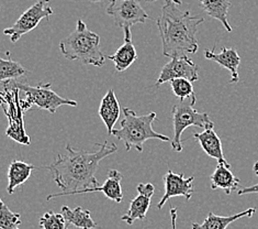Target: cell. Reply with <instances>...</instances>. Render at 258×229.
<instances>
[{"label": "cell", "mask_w": 258, "mask_h": 229, "mask_svg": "<svg viewBox=\"0 0 258 229\" xmlns=\"http://www.w3.org/2000/svg\"><path fill=\"white\" fill-rule=\"evenodd\" d=\"M99 149L95 151L77 150L71 145L66 146L64 154L58 153L54 162L47 166V170L54 176V182L62 190L59 193L51 194L46 201L55 197L71 195L74 192L94 189L99 185L96 178V172L100 161L116 152L115 144H96Z\"/></svg>", "instance_id": "cell-1"}, {"label": "cell", "mask_w": 258, "mask_h": 229, "mask_svg": "<svg viewBox=\"0 0 258 229\" xmlns=\"http://www.w3.org/2000/svg\"><path fill=\"white\" fill-rule=\"evenodd\" d=\"M205 19L191 16L189 11L178 8L171 0H166L161 17L156 23L163 43V54L171 59L189 58L199 49L197 32Z\"/></svg>", "instance_id": "cell-2"}, {"label": "cell", "mask_w": 258, "mask_h": 229, "mask_svg": "<svg viewBox=\"0 0 258 229\" xmlns=\"http://www.w3.org/2000/svg\"><path fill=\"white\" fill-rule=\"evenodd\" d=\"M60 52L66 60L81 61L83 64L101 67L106 55L100 49V36L90 31L82 19H78L73 32L59 42Z\"/></svg>", "instance_id": "cell-3"}, {"label": "cell", "mask_w": 258, "mask_h": 229, "mask_svg": "<svg viewBox=\"0 0 258 229\" xmlns=\"http://www.w3.org/2000/svg\"><path fill=\"white\" fill-rule=\"evenodd\" d=\"M124 118L121 121V127L114 129L112 135L122 141L125 146V150L130 151L135 148L139 152H143V145L146 141L156 139L164 142L171 141L168 135L156 132L153 129V122L157 118L156 113L147 115H137L130 108H123Z\"/></svg>", "instance_id": "cell-4"}, {"label": "cell", "mask_w": 258, "mask_h": 229, "mask_svg": "<svg viewBox=\"0 0 258 229\" xmlns=\"http://www.w3.org/2000/svg\"><path fill=\"white\" fill-rule=\"evenodd\" d=\"M197 97L189 98V101H180L175 104L171 110L173 115V126H174V138L171 140V148L176 152L182 150L181 135L182 132L188 127H200V128H214V123L209 118L207 113L201 114L195 109V104Z\"/></svg>", "instance_id": "cell-5"}, {"label": "cell", "mask_w": 258, "mask_h": 229, "mask_svg": "<svg viewBox=\"0 0 258 229\" xmlns=\"http://www.w3.org/2000/svg\"><path fill=\"white\" fill-rule=\"evenodd\" d=\"M15 84L26 94V98L21 101V109L23 111L36 106L40 109L50 111L51 114H55L60 106L76 107L78 105L76 101L67 100L56 94L51 88V84H40L38 86H30L18 82H15Z\"/></svg>", "instance_id": "cell-6"}, {"label": "cell", "mask_w": 258, "mask_h": 229, "mask_svg": "<svg viewBox=\"0 0 258 229\" xmlns=\"http://www.w3.org/2000/svg\"><path fill=\"white\" fill-rule=\"evenodd\" d=\"M48 4H50V0H38L18 18L14 26L5 29L4 33L9 36L12 43H17L22 35L38 27L44 18L47 19L48 17L54 15V11Z\"/></svg>", "instance_id": "cell-7"}, {"label": "cell", "mask_w": 258, "mask_h": 229, "mask_svg": "<svg viewBox=\"0 0 258 229\" xmlns=\"http://www.w3.org/2000/svg\"><path fill=\"white\" fill-rule=\"evenodd\" d=\"M116 27L122 30H131L134 24L144 23L150 16L142 8L139 0H111L107 8Z\"/></svg>", "instance_id": "cell-8"}, {"label": "cell", "mask_w": 258, "mask_h": 229, "mask_svg": "<svg viewBox=\"0 0 258 229\" xmlns=\"http://www.w3.org/2000/svg\"><path fill=\"white\" fill-rule=\"evenodd\" d=\"M199 66L194 63L190 58L171 59L166 63L156 80L155 86H159L177 78H186L190 82L199 80Z\"/></svg>", "instance_id": "cell-9"}, {"label": "cell", "mask_w": 258, "mask_h": 229, "mask_svg": "<svg viewBox=\"0 0 258 229\" xmlns=\"http://www.w3.org/2000/svg\"><path fill=\"white\" fill-rule=\"evenodd\" d=\"M194 181L195 176H190L188 178L183 174H177L170 169L164 175V185L165 193L162 200L157 204V208L162 209L163 206L171 197L182 196L187 201H190L194 194Z\"/></svg>", "instance_id": "cell-10"}, {"label": "cell", "mask_w": 258, "mask_h": 229, "mask_svg": "<svg viewBox=\"0 0 258 229\" xmlns=\"http://www.w3.org/2000/svg\"><path fill=\"white\" fill-rule=\"evenodd\" d=\"M137 190L139 195L131 201L126 214L121 217V220L127 225H133L135 220H143L146 217L151 206V200L155 192L154 185L152 183H140Z\"/></svg>", "instance_id": "cell-11"}, {"label": "cell", "mask_w": 258, "mask_h": 229, "mask_svg": "<svg viewBox=\"0 0 258 229\" xmlns=\"http://www.w3.org/2000/svg\"><path fill=\"white\" fill-rule=\"evenodd\" d=\"M205 58L207 60L214 61L216 63L220 64L221 66L229 71L231 73V84H235L238 82V66L241 64V58H239L238 53L234 49L222 48V50L219 53L214 52V49L213 50H206Z\"/></svg>", "instance_id": "cell-12"}, {"label": "cell", "mask_w": 258, "mask_h": 229, "mask_svg": "<svg viewBox=\"0 0 258 229\" xmlns=\"http://www.w3.org/2000/svg\"><path fill=\"white\" fill-rule=\"evenodd\" d=\"M194 138L199 142L202 150H204L209 157H211L218 161V164L230 165L224 158L222 142H221V139L219 138L217 132L214 131V128H208L205 129L204 132L195 133Z\"/></svg>", "instance_id": "cell-13"}, {"label": "cell", "mask_w": 258, "mask_h": 229, "mask_svg": "<svg viewBox=\"0 0 258 229\" xmlns=\"http://www.w3.org/2000/svg\"><path fill=\"white\" fill-rule=\"evenodd\" d=\"M122 174L118 170H111L108 173V178L101 187H97L94 189H87L78 192H74L71 195L76 194H86V193H94V192H102L109 200L115 203H121L123 201V192L121 188Z\"/></svg>", "instance_id": "cell-14"}, {"label": "cell", "mask_w": 258, "mask_h": 229, "mask_svg": "<svg viewBox=\"0 0 258 229\" xmlns=\"http://www.w3.org/2000/svg\"><path fill=\"white\" fill-rule=\"evenodd\" d=\"M99 116L102 119L103 123L106 125L107 130H108V134L112 135V132L114 130V125L116 121L120 118V105L118 100H116L115 93L112 88H110L107 94L103 96L102 101L100 103L99 106Z\"/></svg>", "instance_id": "cell-15"}, {"label": "cell", "mask_w": 258, "mask_h": 229, "mask_svg": "<svg viewBox=\"0 0 258 229\" xmlns=\"http://www.w3.org/2000/svg\"><path fill=\"white\" fill-rule=\"evenodd\" d=\"M231 165L218 164L216 170L210 176L211 189H222L225 194L230 195L232 192L237 191L239 185V178L233 174L230 170Z\"/></svg>", "instance_id": "cell-16"}, {"label": "cell", "mask_w": 258, "mask_h": 229, "mask_svg": "<svg viewBox=\"0 0 258 229\" xmlns=\"http://www.w3.org/2000/svg\"><path fill=\"white\" fill-rule=\"evenodd\" d=\"M255 208H248L244 210V212L232 216H218L210 212L202 224L194 222L192 229H226L229 225H231L235 220H238L243 217H251L255 214Z\"/></svg>", "instance_id": "cell-17"}, {"label": "cell", "mask_w": 258, "mask_h": 229, "mask_svg": "<svg viewBox=\"0 0 258 229\" xmlns=\"http://www.w3.org/2000/svg\"><path fill=\"white\" fill-rule=\"evenodd\" d=\"M200 4L209 17L222 23L227 32H232V27L229 23L230 0H200Z\"/></svg>", "instance_id": "cell-18"}, {"label": "cell", "mask_w": 258, "mask_h": 229, "mask_svg": "<svg viewBox=\"0 0 258 229\" xmlns=\"http://www.w3.org/2000/svg\"><path fill=\"white\" fill-rule=\"evenodd\" d=\"M34 169L35 166L33 164L23 162V161L19 160L12 161L8 170V193L14 194L15 190L18 187H20L24 182L28 181Z\"/></svg>", "instance_id": "cell-19"}, {"label": "cell", "mask_w": 258, "mask_h": 229, "mask_svg": "<svg viewBox=\"0 0 258 229\" xmlns=\"http://www.w3.org/2000/svg\"><path fill=\"white\" fill-rule=\"evenodd\" d=\"M63 217L65 218L67 225H73L79 229H96L100 227L98 226L95 220L91 218L90 212L88 209H83L81 206L76 208H70L69 206L62 207Z\"/></svg>", "instance_id": "cell-20"}, {"label": "cell", "mask_w": 258, "mask_h": 229, "mask_svg": "<svg viewBox=\"0 0 258 229\" xmlns=\"http://www.w3.org/2000/svg\"><path fill=\"white\" fill-rule=\"evenodd\" d=\"M107 59L113 62L115 70L118 72L127 70L138 60V53L132 40H124V43L116 50V52L112 55H107Z\"/></svg>", "instance_id": "cell-21"}, {"label": "cell", "mask_w": 258, "mask_h": 229, "mask_svg": "<svg viewBox=\"0 0 258 229\" xmlns=\"http://www.w3.org/2000/svg\"><path fill=\"white\" fill-rule=\"evenodd\" d=\"M7 53L8 59H0V79L3 82H9V80H15L19 77L26 75L28 71L19 63L11 60L10 52Z\"/></svg>", "instance_id": "cell-22"}, {"label": "cell", "mask_w": 258, "mask_h": 229, "mask_svg": "<svg viewBox=\"0 0 258 229\" xmlns=\"http://www.w3.org/2000/svg\"><path fill=\"white\" fill-rule=\"evenodd\" d=\"M170 87L174 93V95L177 98H179V101H186L188 98L196 96L192 82H190L189 79L177 78L171 80Z\"/></svg>", "instance_id": "cell-23"}, {"label": "cell", "mask_w": 258, "mask_h": 229, "mask_svg": "<svg viewBox=\"0 0 258 229\" xmlns=\"http://www.w3.org/2000/svg\"><path fill=\"white\" fill-rule=\"evenodd\" d=\"M2 203V208H0V228L2 229H20L21 225V216L20 214L14 213L9 209L6 204Z\"/></svg>", "instance_id": "cell-24"}, {"label": "cell", "mask_w": 258, "mask_h": 229, "mask_svg": "<svg viewBox=\"0 0 258 229\" xmlns=\"http://www.w3.org/2000/svg\"><path fill=\"white\" fill-rule=\"evenodd\" d=\"M40 227L42 229H67L69 225L62 214L47 212L40 218Z\"/></svg>", "instance_id": "cell-25"}, {"label": "cell", "mask_w": 258, "mask_h": 229, "mask_svg": "<svg viewBox=\"0 0 258 229\" xmlns=\"http://www.w3.org/2000/svg\"><path fill=\"white\" fill-rule=\"evenodd\" d=\"M254 173L258 176V161L254 164ZM238 195H245V194H258V183L256 185H251L249 188H244L242 190L237 191Z\"/></svg>", "instance_id": "cell-26"}, {"label": "cell", "mask_w": 258, "mask_h": 229, "mask_svg": "<svg viewBox=\"0 0 258 229\" xmlns=\"http://www.w3.org/2000/svg\"><path fill=\"white\" fill-rule=\"evenodd\" d=\"M170 216H171V226H173V229H177V228H176L177 208H174V207L170 208Z\"/></svg>", "instance_id": "cell-27"}, {"label": "cell", "mask_w": 258, "mask_h": 229, "mask_svg": "<svg viewBox=\"0 0 258 229\" xmlns=\"http://www.w3.org/2000/svg\"><path fill=\"white\" fill-rule=\"evenodd\" d=\"M145 3H154V2H157V0H144ZM171 2H174L176 5H181V0H171Z\"/></svg>", "instance_id": "cell-28"}, {"label": "cell", "mask_w": 258, "mask_h": 229, "mask_svg": "<svg viewBox=\"0 0 258 229\" xmlns=\"http://www.w3.org/2000/svg\"><path fill=\"white\" fill-rule=\"evenodd\" d=\"M88 2H91V3H103L106 2V0H88ZM111 2V0H110Z\"/></svg>", "instance_id": "cell-29"}]
</instances>
